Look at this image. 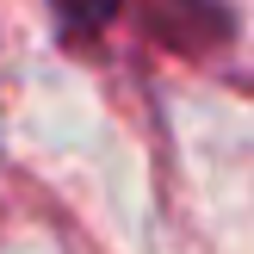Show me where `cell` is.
Segmentation results:
<instances>
[{
  "label": "cell",
  "mask_w": 254,
  "mask_h": 254,
  "mask_svg": "<svg viewBox=\"0 0 254 254\" xmlns=\"http://www.w3.org/2000/svg\"><path fill=\"white\" fill-rule=\"evenodd\" d=\"M50 6H56L62 31L87 37V31H106V25H112V19L124 12V0H50Z\"/></svg>",
  "instance_id": "1"
}]
</instances>
